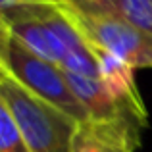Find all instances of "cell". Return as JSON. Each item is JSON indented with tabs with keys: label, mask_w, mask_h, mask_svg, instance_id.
<instances>
[{
	"label": "cell",
	"mask_w": 152,
	"mask_h": 152,
	"mask_svg": "<svg viewBox=\"0 0 152 152\" xmlns=\"http://www.w3.org/2000/svg\"><path fill=\"white\" fill-rule=\"evenodd\" d=\"M12 35L35 56L60 66L67 73L100 79L98 60L56 4L29 6L6 18Z\"/></svg>",
	"instance_id": "6da1fadb"
},
{
	"label": "cell",
	"mask_w": 152,
	"mask_h": 152,
	"mask_svg": "<svg viewBox=\"0 0 152 152\" xmlns=\"http://www.w3.org/2000/svg\"><path fill=\"white\" fill-rule=\"evenodd\" d=\"M0 96L10 108L31 152H71L79 127L73 118L31 94L12 77L0 85Z\"/></svg>",
	"instance_id": "7a4b0ae2"
},
{
	"label": "cell",
	"mask_w": 152,
	"mask_h": 152,
	"mask_svg": "<svg viewBox=\"0 0 152 152\" xmlns=\"http://www.w3.org/2000/svg\"><path fill=\"white\" fill-rule=\"evenodd\" d=\"M8 71H10V77L18 81L25 91L56 106L64 114L73 118L79 125L91 121L87 110L77 100V96L73 94L69 83H67L66 71L56 64H50L35 56L15 37H12L10 41Z\"/></svg>",
	"instance_id": "3957f363"
},
{
	"label": "cell",
	"mask_w": 152,
	"mask_h": 152,
	"mask_svg": "<svg viewBox=\"0 0 152 152\" xmlns=\"http://www.w3.org/2000/svg\"><path fill=\"white\" fill-rule=\"evenodd\" d=\"M58 6V4H56ZM89 46L118 56L133 69H152V35L115 15H93L58 6Z\"/></svg>",
	"instance_id": "277c9868"
},
{
	"label": "cell",
	"mask_w": 152,
	"mask_h": 152,
	"mask_svg": "<svg viewBox=\"0 0 152 152\" xmlns=\"http://www.w3.org/2000/svg\"><path fill=\"white\" fill-rule=\"evenodd\" d=\"M94 58L98 60V67H100V81L108 89V93L114 96V100L125 110V114L129 115L133 121H137L141 127L146 125V110L145 102L141 98V93L137 89L133 75V67L129 64H125L123 60H119L118 56L110 54V52L91 46Z\"/></svg>",
	"instance_id": "5b68a950"
},
{
	"label": "cell",
	"mask_w": 152,
	"mask_h": 152,
	"mask_svg": "<svg viewBox=\"0 0 152 152\" xmlns=\"http://www.w3.org/2000/svg\"><path fill=\"white\" fill-rule=\"evenodd\" d=\"M141 129L127 121H87L75 131L71 152H135Z\"/></svg>",
	"instance_id": "8992f818"
},
{
	"label": "cell",
	"mask_w": 152,
	"mask_h": 152,
	"mask_svg": "<svg viewBox=\"0 0 152 152\" xmlns=\"http://www.w3.org/2000/svg\"><path fill=\"white\" fill-rule=\"evenodd\" d=\"M66 79L69 83L73 94L77 96V100L83 104V108L87 110L91 121H127L131 125L139 127L137 121L129 118L125 114L121 106L114 100L108 89L104 87V83L100 79H91V77H83V75H75V73H67L66 71Z\"/></svg>",
	"instance_id": "52a82bcc"
},
{
	"label": "cell",
	"mask_w": 152,
	"mask_h": 152,
	"mask_svg": "<svg viewBox=\"0 0 152 152\" xmlns=\"http://www.w3.org/2000/svg\"><path fill=\"white\" fill-rule=\"evenodd\" d=\"M114 15L152 35V0H119Z\"/></svg>",
	"instance_id": "ba28073f"
},
{
	"label": "cell",
	"mask_w": 152,
	"mask_h": 152,
	"mask_svg": "<svg viewBox=\"0 0 152 152\" xmlns=\"http://www.w3.org/2000/svg\"><path fill=\"white\" fill-rule=\"evenodd\" d=\"M0 152H31L2 96H0Z\"/></svg>",
	"instance_id": "9c48e42d"
},
{
	"label": "cell",
	"mask_w": 152,
	"mask_h": 152,
	"mask_svg": "<svg viewBox=\"0 0 152 152\" xmlns=\"http://www.w3.org/2000/svg\"><path fill=\"white\" fill-rule=\"evenodd\" d=\"M118 2L119 0H64L58 6H66L75 12L93 15H114Z\"/></svg>",
	"instance_id": "30bf717a"
},
{
	"label": "cell",
	"mask_w": 152,
	"mask_h": 152,
	"mask_svg": "<svg viewBox=\"0 0 152 152\" xmlns=\"http://www.w3.org/2000/svg\"><path fill=\"white\" fill-rule=\"evenodd\" d=\"M12 37L14 35H12V29H10V21L0 12V85L10 79V71H8V50H10Z\"/></svg>",
	"instance_id": "8fae6325"
},
{
	"label": "cell",
	"mask_w": 152,
	"mask_h": 152,
	"mask_svg": "<svg viewBox=\"0 0 152 152\" xmlns=\"http://www.w3.org/2000/svg\"><path fill=\"white\" fill-rule=\"evenodd\" d=\"M39 4H52V2H48V0H0V12L6 18H10V15L25 10V8L39 6Z\"/></svg>",
	"instance_id": "7c38bea8"
},
{
	"label": "cell",
	"mask_w": 152,
	"mask_h": 152,
	"mask_svg": "<svg viewBox=\"0 0 152 152\" xmlns=\"http://www.w3.org/2000/svg\"><path fill=\"white\" fill-rule=\"evenodd\" d=\"M48 2H52V4H60V2H64V0H48Z\"/></svg>",
	"instance_id": "4fadbf2b"
}]
</instances>
